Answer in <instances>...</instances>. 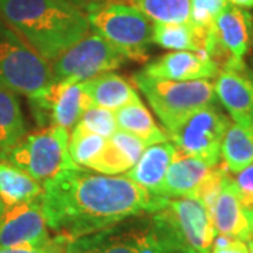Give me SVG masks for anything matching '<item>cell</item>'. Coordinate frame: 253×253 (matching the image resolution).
Returning <instances> with one entry per match:
<instances>
[{"label": "cell", "mask_w": 253, "mask_h": 253, "mask_svg": "<svg viewBox=\"0 0 253 253\" xmlns=\"http://www.w3.org/2000/svg\"><path fill=\"white\" fill-rule=\"evenodd\" d=\"M154 214L189 252L211 253L217 234L211 212L201 201L191 197L166 199Z\"/></svg>", "instance_id": "cell-9"}, {"label": "cell", "mask_w": 253, "mask_h": 253, "mask_svg": "<svg viewBox=\"0 0 253 253\" xmlns=\"http://www.w3.org/2000/svg\"><path fill=\"white\" fill-rule=\"evenodd\" d=\"M248 246H249V252L253 253V236L248 241Z\"/></svg>", "instance_id": "cell-33"}, {"label": "cell", "mask_w": 253, "mask_h": 253, "mask_svg": "<svg viewBox=\"0 0 253 253\" xmlns=\"http://www.w3.org/2000/svg\"><path fill=\"white\" fill-rule=\"evenodd\" d=\"M211 168L212 166L208 163L186 155L174 146L172 161L163 183V197H190Z\"/></svg>", "instance_id": "cell-19"}, {"label": "cell", "mask_w": 253, "mask_h": 253, "mask_svg": "<svg viewBox=\"0 0 253 253\" xmlns=\"http://www.w3.org/2000/svg\"><path fill=\"white\" fill-rule=\"evenodd\" d=\"M117 126L121 131L141 139L146 146L166 142L169 138L162 131V128L155 123L149 110L141 101L128 104L123 109L114 111Z\"/></svg>", "instance_id": "cell-21"}, {"label": "cell", "mask_w": 253, "mask_h": 253, "mask_svg": "<svg viewBox=\"0 0 253 253\" xmlns=\"http://www.w3.org/2000/svg\"><path fill=\"white\" fill-rule=\"evenodd\" d=\"M146 145L136 136L117 129L107 138L103 152L91 165V170L103 174H121L129 170L141 158Z\"/></svg>", "instance_id": "cell-17"}, {"label": "cell", "mask_w": 253, "mask_h": 253, "mask_svg": "<svg viewBox=\"0 0 253 253\" xmlns=\"http://www.w3.org/2000/svg\"><path fill=\"white\" fill-rule=\"evenodd\" d=\"M214 89L235 124H253V72L246 66L241 69L221 68Z\"/></svg>", "instance_id": "cell-14"}, {"label": "cell", "mask_w": 253, "mask_h": 253, "mask_svg": "<svg viewBox=\"0 0 253 253\" xmlns=\"http://www.w3.org/2000/svg\"><path fill=\"white\" fill-rule=\"evenodd\" d=\"M173 152L174 145L168 141L149 145L145 148L138 162L124 174L151 194L163 197V183L172 161Z\"/></svg>", "instance_id": "cell-16"}, {"label": "cell", "mask_w": 253, "mask_h": 253, "mask_svg": "<svg viewBox=\"0 0 253 253\" xmlns=\"http://www.w3.org/2000/svg\"><path fill=\"white\" fill-rule=\"evenodd\" d=\"M215 34L222 68H244V56L248 54L253 38L252 16L241 7L228 4L215 21Z\"/></svg>", "instance_id": "cell-12"}, {"label": "cell", "mask_w": 253, "mask_h": 253, "mask_svg": "<svg viewBox=\"0 0 253 253\" xmlns=\"http://www.w3.org/2000/svg\"><path fill=\"white\" fill-rule=\"evenodd\" d=\"M219 69V65L206 52L172 51L148 63L142 73L155 79L184 82L217 78Z\"/></svg>", "instance_id": "cell-13"}, {"label": "cell", "mask_w": 253, "mask_h": 253, "mask_svg": "<svg viewBox=\"0 0 253 253\" xmlns=\"http://www.w3.org/2000/svg\"><path fill=\"white\" fill-rule=\"evenodd\" d=\"M68 145L69 131L63 126H49L26 134L10 148L0 149V161L23 169L44 186L63 169L75 165Z\"/></svg>", "instance_id": "cell-7"}, {"label": "cell", "mask_w": 253, "mask_h": 253, "mask_svg": "<svg viewBox=\"0 0 253 253\" xmlns=\"http://www.w3.org/2000/svg\"><path fill=\"white\" fill-rule=\"evenodd\" d=\"M154 23H189L191 0H128Z\"/></svg>", "instance_id": "cell-24"}, {"label": "cell", "mask_w": 253, "mask_h": 253, "mask_svg": "<svg viewBox=\"0 0 253 253\" xmlns=\"http://www.w3.org/2000/svg\"><path fill=\"white\" fill-rule=\"evenodd\" d=\"M52 83V65L0 21V89L36 99Z\"/></svg>", "instance_id": "cell-6"}, {"label": "cell", "mask_w": 253, "mask_h": 253, "mask_svg": "<svg viewBox=\"0 0 253 253\" xmlns=\"http://www.w3.org/2000/svg\"><path fill=\"white\" fill-rule=\"evenodd\" d=\"M124 59L126 56L100 34H86L52 62L54 82L66 79L84 82L117 69L124 63Z\"/></svg>", "instance_id": "cell-10"}, {"label": "cell", "mask_w": 253, "mask_h": 253, "mask_svg": "<svg viewBox=\"0 0 253 253\" xmlns=\"http://www.w3.org/2000/svg\"><path fill=\"white\" fill-rule=\"evenodd\" d=\"M51 239L40 201L6 208L0 218V249L44 245Z\"/></svg>", "instance_id": "cell-11"}, {"label": "cell", "mask_w": 253, "mask_h": 253, "mask_svg": "<svg viewBox=\"0 0 253 253\" xmlns=\"http://www.w3.org/2000/svg\"><path fill=\"white\" fill-rule=\"evenodd\" d=\"M211 253H251L248 242L232 239L224 235H215Z\"/></svg>", "instance_id": "cell-30"}, {"label": "cell", "mask_w": 253, "mask_h": 253, "mask_svg": "<svg viewBox=\"0 0 253 253\" xmlns=\"http://www.w3.org/2000/svg\"><path fill=\"white\" fill-rule=\"evenodd\" d=\"M221 158L231 173H238L253 163V124H231L221 146Z\"/></svg>", "instance_id": "cell-22"}, {"label": "cell", "mask_w": 253, "mask_h": 253, "mask_svg": "<svg viewBox=\"0 0 253 253\" xmlns=\"http://www.w3.org/2000/svg\"><path fill=\"white\" fill-rule=\"evenodd\" d=\"M106 141L107 138L87 131L86 128L78 124L72 129V134L69 135L68 151H69L71 161L76 166L90 169L91 165L103 152Z\"/></svg>", "instance_id": "cell-25"}, {"label": "cell", "mask_w": 253, "mask_h": 253, "mask_svg": "<svg viewBox=\"0 0 253 253\" xmlns=\"http://www.w3.org/2000/svg\"><path fill=\"white\" fill-rule=\"evenodd\" d=\"M211 218L217 235L244 242L253 236V212L242 204L231 174L211 208Z\"/></svg>", "instance_id": "cell-15"}, {"label": "cell", "mask_w": 253, "mask_h": 253, "mask_svg": "<svg viewBox=\"0 0 253 253\" xmlns=\"http://www.w3.org/2000/svg\"><path fill=\"white\" fill-rule=\"evenodd\" d=\"M78 124L104 138H110L118 129L114 111L97 106H91L86 110Z\"/></svg>", "instance_id": "cell-26"}, {"label": "cell", "mask_w": 253, "mask_h": 253, "mask_svg": "<svg viewBox=\"0 0 253 253\" xmlns=\"http://www.w3.org/2000/svg\"><path fill=\"white\" fill-rule=\"evenodd\" d=\"M226 6L228 0H191L190 23L201 30L214 31L218 16Z\"/></svg>", "instance_id": "cell-27"}, {"label": "cell", "mask_w": 253, "mask_h": 253, "mask_svg": "<svg viewBox=\"0 0 253 253\" xmlns=\"http://www.w3.org/2000/svg\"><path fill=\"white\" fill-rule=\"evenodd\" d=\"M166 199L126 174H103L72 165L44 184L40 206L48 229L71 242L128 218L154 214Z\"/></svg>", "instance_id": "cell-1"}, {"label": "cell", "mask_w": 253, "mask_h": 253, "mask_svg": "<svg viewBox=\"0 0 253 253\" xmlns=\"http://www.w3.org/2000/svg\"><path fill=\"white\" fill-rule=\"evenodd\" d=\"M6 24L48 62L89 33V21L72 0H0Z\"/></svg>", "instance_id": "cell-2"}, {"label": "cell", "mask_w": 253, "mask_h": 253, "mask_svg": "<svg viewBox=\"0 0 253 253\" xmlns=\"http://www.w3.org/2000/svg\"><path fill=\"white\" fill-rule=\"evenodd\" d=\"M91 104L117 111L128 104L141 101L134 86L117 73L106 72L82 82Z\"/></svg>", "instance_id": "cell-18"}, {"label": "cell", "mask_w": 253, "mask_h": 253, "mask_svg": "<svg viewBox=\"0 0 253 253\" xmlns=\"http://www.w3.org/2000/svg\"><path fill=\"white\" fill-rule=\"evenodd\" d=\"M231 124V120L215 106H207L190 114L166 135L181 152L215 166L221 159L222 139Z\"/></svg>", "instance_id": "cell-8"}, {"label": "cell", "mask_w": 253, "mask_h": 253, "mask_svg": "<svg viewBox=\"0 0 253 253\" xmlns=\"http://www.w3.org/2000/svg\"><path fill=\"white\" fill-rule=\"evenodd\" d=\"M0 253H66V241L58 236H52L49 242L44 245H24L3 248Z\"/></svg>", "instance_id": "cell-29"}, {"label": "cell", "mask_w": 253, "mask_h": 253, "mask_svg": "<svg viewBox=\"0 0 253 253\" xmlns=\"http://www.w3.org/2000/svg\"><path fill=\"white\" fill-rule=\"evenodd\" d=\"M26 135V121L14 93L0 89V149L10 148Z\"/></svg>", "instance_id": "cell-23"}, {"label": "cell", "mask_w": 253, "mask_h": 253, "mask_svg": "<svg viewBox=\"0 0 253 253\" xmlns=\"http://www.w3.org/2000/svg\"><path fill=\"white\" fill-rule=\"evenodd\" d=\"M228 3L234 4L236 7H241V9L253 7V0H228Z\"/></svg>", "instance_id": "cell-31"}, {"label": "cell", "mask_w": 253, "mask_h": 253, "mask_svg": "<svg viewBox=\"0 0 253 253\" xmlns=\"http://www.w3.org/2000/svg\"><path fill=\"white\" fill-rule=\"evenodd\" d=\"M132 82L142 91L168 132L194 111L214 106L217 100L214 83L208 79L166 81L138 72L134 75Z\"/></svg>", "instance_id": "cell-5"}, {"label": "cell", "mask_w": 253, "mask_h": 253, "mask_svg": "<svg viewBox=\"0 0 253 253\" xmlns=\"http://www.w3.org/2000/svg\"><path fill=\"white\" fill-rule=\"evenodd\" d=\"M87 21L94 33L106 38L120 54L136 62L149 59L148 46L154 42V23L142 11L118 1L90 3Z\"/></svg>", "instance_id": "cell-4"}, {"label": "cell", "mask_w": 253, "mask_h": 253, "mask_svg": "<svg viewBox=\"0 0 253 253\" xmlns=\"http://www.w3.org/2000/svg\"><path fill=\"white\" fill-rule=\"evenodd\" d=\"M66 253H191L155 214L128 218L66 242Z\"/></svg>", "instance_id": "cell-3"}, {"label": "cell", "mask_w": 253, "mask_h": 253, "mask_svg": "<svg viewBox=\"0 0 253 253\" xmlns=\"http://www.w3.org/2000/svg\"><path fill=\"white\" fill-rule=\"evenodd\" d=\"M4 211H6V207H4V204H3V201L0 200V218H1V215L4 214Z\"/></svg>", "instance_id": "cell-32"}, {"label": "cell", "mask_w": 253, "mask_h": 253, "mask_svg": "<svg viewBox=\"0 0 253 253\" xmlns=\"http://www.w3.org/2000/svg\"><path fill=\"white\" fill-rule=\"evenodd\" d=\"M231 179L245 208L253 212V163L238 173H231Z\"/></svg>", "instance_id": "cell-28"}, {"label": "cell", "mask_w": 253, "mask_h": 253, "mask_svg": "<svg viewBox=\"0 0 253 253\" xmlns=\"http://www.w3.org/2000/svg\"><path fill=\"white\" fill-rule=\"evenodd\" d=\"M42 193L44 186L33 176L11 163L0 161V200L4 207L40 201Z\"/></svg>", "instance_id": "cell-20"}]
</instances>
